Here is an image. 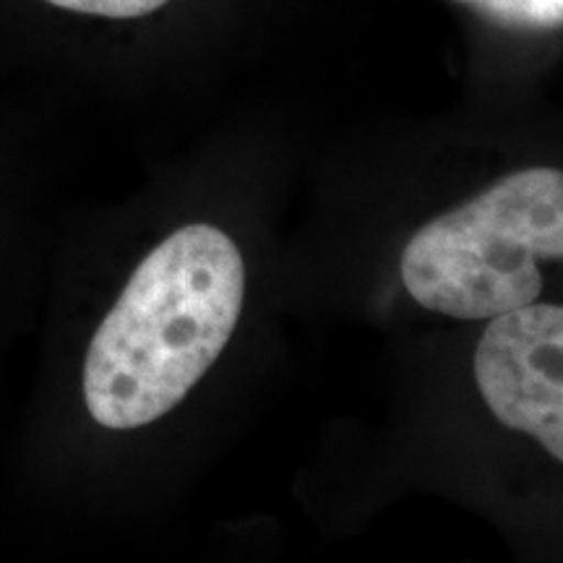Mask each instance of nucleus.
Instances as JSON below:
<instances>
[{"label": "nucleus", "instance_id": "20e7f679", "mask_svg": "<svg viewBox=\"0 0 563 563\" xmlns=\"http://www.w3.org/2000/svg\"><path fill=\"white\" fill-rule=\"evenodd\" d=\"M506 30H559L563 0H460Z\"/></svg>", "mask_w": 563, "mask_h": 563}, {"label": "nucleus", "instance_id": "39448f33", "mask_svg": "<svg viewBox=\"0 0 563 563\" xmlns=\"http://www.w3.org/2000/svg\"><path fill=\"white\" fill-rule=\"evenodd\" d=\"M63 11L89 13L104 19H139L159 11L167 0H45Z\"/></svg>", "mask_w": 563, "mask_h": 563}, {"label": "nucleus", "instance_id": "f03ea898", "mask_svg": "<svg viewBox=\"0 0 563 563\" xmlns=\"http://www.w3.org/2000/svg\"><path fill=\"white\" fill-rule=\"evenodd\" d=\"M561 256L563 175L534 167L415 232L402 282L428 311L488 321L538 300L540 264Z\"/></svg>", "mask_w": 563, "mask_h": 563}, {"label": "nucleus", "instance_id": "f257e3e1", "mask_svg": "<svg viewBox=\"0 0 563 563\" xmlns=\"http://www.w3.org/2000/svg\"><path fill=\"white\" fill-rule=\"evenodd\" d=\"M245 266L211 224L173 232L141 262L91 336L84 399L112 431L150 426L201 382L243 311Z\"/></svg>", "mask_w": 563, "mask_h": 563}, {"label": "nucleus", "instance_id": "7ed1b4c3", "mask_svg": "<svg viewBox=\"0 0 563 563\" xmlns=\"http://www.w3.org/2000/svg\"><path fill=\"white\" fill-rule=\"evenodd\" d=\"M475 382L490 412L563 460V308L530 302L488 319Z\"/></svg>", "mask_w": 563, "mask_h": 563}]
</instances>
